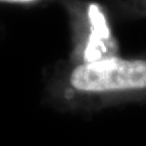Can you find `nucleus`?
I'll return each mask as SVG.
<instances>
[{
  "mask_svg": "<svg viewBox=\"0 0 146 146\" xmlns=\"http://www.w3.org/2000/svg\"><path fill=\"white\" fill-rule=\"evenodd\" d=\"M107 5L120 20L146 19V0H107Z\"/></svg>",
  "mask_w": 146,
  "mask_h": 146,
  "instance_id": "7ed1b4c3",
  "label": "nucleus"
},
{
  "mask_svg": "<svg viewBox=\"0 0 146 146\" xmlns=\"http://www.w3.org/2000/svg\"><path fill=\"white\" fill-rule=\"evenodd\" d=\"M61 2L67 13L75 41L81 50L82 56L78 63L115 56L116 40L107 8L88 0Z\"/></svg>",
  "mask_w": 146,
  "mask_h": 146,
  "instance_id": "f03ea898",
  "label": "nucleus"
},
{
  "mask_svg": "<svg viewBox=\"0 0 146 146\" xmlns=\"http://www.w3.org/2000/svg\"><path fill=\"white\" fill-rule=\"evenodd\" d=\"M63 88L66 96L91 103L146 101V58L76 63L66 72Z\"/></svg>",
  "mask_w": 146,
  "mask_h": 146,
  "instance_id": "f257e3e1",
  "label": "nucleus"
},
{
  "mask_svg": "<svg viewBox=\"0 0 146 146\" xmlns=\"http://www.w3.org/2000/svg\"><path fill=\"white\" fill-rule=\"evenodd\" d=\"M54 1H63V0H0V5L36 7V5H48V3H51Z\"/></svg>",
  "mask_w": 146,
  "mask_h": 146,
  "instance_id": "20e7f679",
  "label": "nucleus"
}]
</instances>
